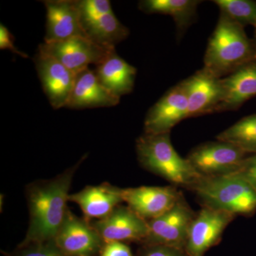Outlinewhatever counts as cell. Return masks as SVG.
Instances as JSON below:
<instances>
[{"mask_svg": "<svg viewBox=\"0 0 256 256\" xmlns=\"http://www.w3.org/2000/svg\"><path fill=\"white\" fill-rule=\"evenodd\" d=\"M84 158L52 180L36 182L28 186L30 224L26 236L20 244L54 240L68 210V192L74 174Z\"/></svg>", "mask_w": 256, "mask_h": 256, "instance_id": "cell-1", "label": "cell"}, {"mask_svg": "<svg viewBox=\"0 0 256 256\" xmlns=\"http://www.w3.org/2000/svg\"><path fill=\"white\" fill-rule=\"evenodd\" d=\"M255 60L256 44L254 38L247 36L244 26L220 12L207 45L204 67L222 78Z\"/></svg>", "mask_w": 256, "mask_h": 256, "instance_id": "cell-2", "label": "cell"}, {"mask_svg": "<svg viewBox=\"0 0 256 256\" xmlns=\"http://www.w3.org/2000/svg\"><path fill=\"white\" fill-rule=\"evenodd\" d=\"M136 151L140 164L153 174L186 190L200 180L186 158L175 150L170 132L152 134L144 133L136 141Z\"/></svg>", "mask_w": 256, "mask_h": 256, "instance_id": "cell-3", "label": "cell"}, {"mask_svg": "<svg viewBox=\"0 0 256 256\" xmlns=\"http://www.w3.org/2000/svg\"><path fill=\"white\" fill-rule=\"evenodd\" d=\"M190 191L196 194L202 207L250 216L256 212V192L236 174L200 178Z\"/></svg>", "mask_w": 256, "mask_h": 256, "instance_id": "cell-4", "label": "cell"}, {"mask_svg": "<svg viewBox=\"0 0 256 256\" xmlns=\"http://www.w3.org/2000/svg\"><path fill=\"white\" fill-rule=\"evenodd\" d=\"M247 153L232 143L217 140L194 148L186 159L200 178L236 174Z\"/></svg>", "mask_w": 256, "mask_h": 256, "instance_id": "cell-5", "label": "cell"}, {"mask_svg": "<svg viewBox=\"0 0 256 256\" xmlns=\"http://www.w3.org/2000/svg\"><path fill=\"white\" fill-rule=\"evenodd\" d=\"M196 215L183 195L172 208L148 222L149 234L142 245H164L185 250Z\"/></svg>", "mask_w": 256, "mask_h": 256, "instance_id": "cell-6", "label": "cell"}, {"mask_svg": "<svg viewBox=\"0 0 256 256\" xmlns=\"http://www.w3.org/2000/svg\"><path fill=\"white\" fill-rule=\"evenodd\" d=\"M114 50L99 46L86 36L72 37L50 43L44 42L38 48L76 74L88 68L90 64L97 66Z\"/></svg>", "mask_w": 256, "mask_h": 256, "instance_id": "cell-7", "label": "cell"}, {"mask_svg": "<svg viewBox=\"0 0 256 256\" xmlns=\"http://www.w3.org/2000/svg\"><path fill=\"white\" fill-rule=\"evenodd\" d=\"M54 240L65 256H99L105 244L92 224L69 210Z\"/></svg>", "mask_w": 256, "mask_h": 256, "instance_id": "cell-8", "label": "cell"}, {"mask_svg": "<svg viewBox=\"0 0 256 256\" xmlns=\"http://www.w3.org/2000/svg\"><path fill=\"white\" fill-rule=\"evenodd\" d=\"M236 216L202 207L190 227L185 250L190 256H204L220 242L224 230Z\"/></svg>", "mask_w": 256, "mask_h": 256, "instance_id": "cell-9", "label": "cell"}, {"mask_svg": "<svg viewBox=\"0 0 256 256\" xmlns=\"http://www.w3.org/2000/svg\"><path fill=\"white\" fill-rule=\"evenodd\" d=\"M34 60L50 106L54 109L66 107L77 74L54 57L38 50Z\"/></svg>", "mask_w": 256, "mask_h": 256, "instance_id": "cell-10", "label": "cell"}, {"mask_svg": "<svg viewBox=\"0 0 256 256\" xmlns=\"http://www.w3.org/2000/svg\"><path fill=\"white\" fill-rule=\"evenodd\" d=\"M188 96L182 82L165 92L148 110L144 119V133H169L178 122L188 118Z\"/></svg>", "mask_w": 256, "mask_h": 256, "instance_id": "cell-11", "label": "cell"}, {"mask_svg": "<svg viewBox=\"0 0 256 256\" xmlns=\"http://www.w3.org/2000/svg\"><path fill=\"white\" fill-rule=\"evenodd\" d=\"M104 242H139L142 245L148 236V222L130 207L119 205L110 215L92 224Z\"/></svg>", "mask_w": 256, "mask_h": 256, "instance_id": "cell-12", "label": "cell"}, {"mask_svg": "<svg viewBox=\"0 0 256 256\" xmlns=\"http://www.w3.org/2000/svg\"><path fill=\"white\" fill-rule=\"evenodd\" d=\"M183 196L175 186L122 188L124 202L146 222L158 218L176 204Z\"/></svg>", "mask_w": 256, "mask_h": 256, "instance_id": "cell-13", "label": "cell"}, {"mask_svg": "<svg viewBox=\"0 0 256 256\" xmlns=\"http://www.w3.org/2000/svg\"><path fill=\"white\" fill-rule=\"evenodd\" d=\"M182 82L188 96V118L217 112L223 98L222 78L203 67Z\"/></svg>", "mask_w": 256, "mask_h": 256, "instance_id": "cell-14", "label": "cell"}, {"mask_svg": "<svg viewBox=\"0 0 256 256\" xmlns=\"http://www.w3.org/2000/svg\"><path fill=\"white\" fill-rule=\"evenodd\" d=\"M44 4L46 10L45 43L87 37L80 23L77 0H46Z\"/></svg>", "mask_w": 256, "mask_h": 256, "instance_id": "cell-15", "label": "cell"}, {"mask_svg": "<svg viewBox=\"0 0 256 256\" xmlns=\"http://www.w3.org/2000/svg\"><path fill=\"white\" fill-rule=\"evenodd\" d=\"M120 100L101 84L95 70L87 68L77 74L66 107L72 109L112 107L118 105Z\"/></svg>", "mask_w": 256, "mask_h": 256, "instance_id": "cell-16", "label": "cell"}, {"mask_svg": "<svg viewBox=\"0 0 256 256\" xmlns=\"http://www.w3.org/2000/svg\"><path fill=\"white\" fill-rule=\"evenodd\" d=\"M122 190L106 182L98 186H88L69 195L68 201L76 204L87 220H100L110 215L124 202Z\"/></svg>", "mask_w": 256, "mask_h": 256, "instance_id": "cell-17", "label": "cell"}, {"mask_svg": "<svg viewBox=\"0 0 256 256\" xmlns=\"http://www.w3.org/2000/svg\"><path fill=\"white\" fill-rule=\"evenodd\" d=\"M223 98L216 112L238 110L256 96V60L222 78Z\"/></svg>", "mask_w": 256, "mask_h": 256, "instance_id": "cell-18", "label": "cell"}, {"mask_svg": "<svg viewBox=\"0 0 256 256\" xmlns=\"http://www.w3.org/2000/svg\"><path fill=\"white\" fill-rule=\"evenodd\" d=\"M95 72L101 84L116 97L120 98L134 88L137 69L121 58L116 50L96 66Z\"/></svg>", "mask_w": 256, "mask_h": 256, "instance_id": "cell-19", "label": "cell"}, {"mask_svg": "<svg viewBox=\"0 0 256 256\" xmlns=\"http://www.w3.org/2000/svg\"><path fill=\"white\" fill-rule=\"evenodd\" d=\"M198 0H142L139 9L146 14L170 15L174 20L178 37L182 36L188 28L196 22Z\"/></svg>", "mask_w": 256, "mask_h": 256, "instance_id": "cell-20", "label": "cell"}, {"mask_svg": "<svg viewBox=\"0 0 256 256\" xmlns=\"http://www.w3.org/2000/svg\"><path fill=\"white\" fill-rule=\"evenodd\" d=\"M84 32L89 40L96 44L108 48L116 46L129 36L128 28L121 24L114 12L109 13L94 20L84 26Z\"/></svg>", "mask_w": 256, "mask_h": 256, "instance_id": "cell-21", "label": "cell"}, {"mask_svg": "<svg viewBox=\"0 0 256 256\" xmlns=\"http://www.w3.org/2000/svg\"><path fill=\"white\" fill-rule=\"evenodd\" d=\"M216 139L232 143L247 154H256V114L240 119L218 134Z\"/></svg>", "mask_w": 256, "mask_h": 256, "instance_id": "cell-22", "label": "cell"}, {"mask_svg": "<svg viewBox=\"0 0 256 256\" xmlns=\"http://www.w3.org/2000/svg\"><path fill=\"white\" fill-rule=\"evenodd\" d=\"M220 12L228 14L242 26L256 28V2L252 0H215Z\"/></svg>", "mask_w": 256, "mask_h": 256, "instance_id": "cell-23", "label": "cell"}, {"mask_svg": "<svg viewBox=\"0 0 256 256\" xmlns=\"http://www.w3.org/2000/svg\"><path fill=\"white\" fill-rule=\"evenodd\" d=\"M82 28L94 20L114 12L108 0H77Z\"/></svg>", "mask_w": 256, "mask_h": 256, "instance_id": "cell-24", "label": "cell"}, {"mask_svg": "<svg viewBox=\"0 0 256 256\" xmlns=\"http://www.w3.org/2000/svg\"><path fill=\"white\" fill-rule=\"evenodd\" d=\"M4 256H65L56 245L54 240L44 242L20 244L14 252Z\"/></svg>", "mask_w": 256, "mask_h": 256, "instance_id": "cell-25", "label": "cell"}, {"mask_svg": "<svg viewBox=\"0 0 256 256\" xmlns=\"http://www.w3.org/2000/svg\"><path fill=\"white\" fill-rule=\"evenodd\" d=\"M136 256H190L184 249L164 245H142Z\"/></svg>", "mask_w": 256, "mask_h": 256, "instance_id": "cell-26", "label": "cell"}, {"mask_svg": "<svg viewBox=\"0 0 256 256\" xmlns=\"http://www.w3.org/2000/svg\"><path fill=\"white\" fill-rule=\"evenodd\" d=\"M236 174L244 178L256 192V154L246 156Z\"/></svg>", "mask_w": 256, "mask_h": 256, "instance_id": "cell-27", "label": "cell"}, {"mask_svg": "<svg viewBox=\"0 0 256 256\" xmlns=\"http://www.w3.org/2000/svg\"><path fill=\"white\" fill-rule=\"evenodd\" d=\"M99 256H132V254L126 242H106Z\"/></svg>", "mask_w": 256, "mask_h": 256, "instance_id": "cell-28", "label": "cell"}, {"mask_svg": "<svg viewBox=\"0 0 256 256\" xmlns=\"http://www.w3.org/2000/svg\"><path fill=\"white\" fill-rule=\"evenodd\" d=\"M0 48L11 50L12 53L16 54L23 58H28L26 54L21 52L15 46L14 36L4 25H0Z\"/></svg>", "mask_w": 256, "mask_h": 256, "instance_id": "cell-29", "label": "cell"}, {"mask_svg": "<svg viewBox=\"0 0 256 256\" xmlns=\"http://www.w3.org/2000/svg\"><path fill=\"white\" fill-rule=\"evenodd\" d=\"M254 41H255L256 44V28H255V30H254Z\"/></svg>", "mask_w": 256, "mask_h": 256, "instance_id": "cell-30", "label": "cell"}]
</instances>
